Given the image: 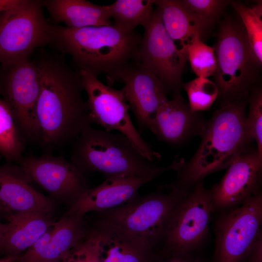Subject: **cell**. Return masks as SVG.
Listing matches in <instances>:
<instances>
[{"label": "cell", "mask_w": 262, "mask_h": 262, "mask_svg": "<svg viewBox=\"0 0 262 262\" xmlns=\"http://www.w3.org/2000/svg\"><path fill=\"white\" fill-rule=\"evenodd\" d=\"M35 61L41 81L35 107L39 141L47 147L72 143L91 124L79 73L59 55L43 52Z\"/></svg>", "instance_id": "1"}, {"label": "cell", "mask_w": 262, "mask_h": 262, "mask_svg": "<svg viewBox=\"0 0 262 262\" xmlns=\"http://www.w3.org/2000/svg\"><path fill=\"white\" fill-rule=\"evenodd\" d=\"M32 182L18 164L0 165V203L10 213L34 211L52 215L53 199L36 191Z\"/></svg>", "instance_id": "17"}, {"label": "cell", "mask_w": 262, "mask_h": 262, "mask_svg": "<svg viewBox=\"0 0 262 262\" xmlns=\"http://www.w3.org/2000/svg\"><path fill=\"white\" fill-rule=\"evenodd\" d=\"M18 257L15 256H4L0 259V262H16Z\"/></svg>", "instance_id": "36"}, {"label": "cell", "mask_w": 262, "mask_h": 262, "mask_svg": "<svg viewBox=\"0 0 262 262\" xmlns=\"http://www.w3.org/2000/svg\"><path fill=\"white\" fill-rule=\"evenodd\" d=\"M164 26L171 38L185 47L196 36L202 41L211 25L190 11L181 0H154Z\"/></svg>", "instance_id": "23"}, {"label": "cell", "mask_w": 262, "mask_h": 262, "mask_svg": "<svg viewBox=\"0 0 262 262\" xmlns=\"http://www.w3.org/2000/svg\"><path fill=\"white\" fill-rule=\"evenodd\" d=\"M84 215L65 214L22 253L16 262H60L88 233Z\"/></svg>", "instance_id": "16"}, {"label": "cell", "mask_w": 262, "mask_h": 262, "mask_svg": "<svg viewBox=\"0 0 262 262\" xmlns=\"http://www.w3.org/2000/svg\"><path fill=\"white\" fill-rule=\"evenodd\" d=\"M7 229V223L1 222L0 219V247L3 241V237Z\"/></svg>", "instance_id": "35"}, {"label": "cell", "mask_w": 262, "mask_h": 262, "mask_svg": "<svg viewBox=\"0 0 262 262\" xmlns=\"http://www.w3.org/2000/svg\"><path fill=\"white\" fill-rule=\"evenodd\" d=\"M205 124L177 92L159 107L152 132L161 140L177 144L193 135H201Z\"/></svg>", "instance_id": "20"}, {"label": "cell", "mask_w": 262, "mask_h": 262, "mask_svg": "<svg viewBox=\"0 0 262 262\" xmlns=\"http://www.w3.org/2000/svg\"><path fill=\"white\" fill-rule=\"evenodd\" d=\"M78 71L87 96L86 101L91 124L100 125L108 131H119L148 160L153 162L159 159L160 154L153 150L133 125L129 112L130 108L122 90L104 84L90 71Z\"/></svg>", "instance_id": "8"}, {"label": "cell", "mask_w": 262, "mask_h": 262, "mask_svg": "<svg viewBox=\"0 0 262 262\" xmlns=\"http://www.w3.org/2000/svg\"><path fill=\"white\" fill-rule=\"evenodd\" d=\"M183 87L188 96L189 108L194 113L209 110L219 96L217 85L207 78L197 77Z\"/></svg>", "instance_id": "27"}, {"label": "cell", "mask_w": 262, "mask_h": 262, "mask_svg": "<svg viewBox=\"0 0 262 262\" xmlns=\"http://www.w3.org/2000/svg\"><path fill=\"white\" fill-rule=\"evenodd\" d=\"M247 257H249V262H262V237L260 234Z\"/></svg>", "instance_id": "32"}, {"label": "cell", "mask_w": 262, "mask_h": 262, "mask_svg": "<svg viewBox=\"0 0 262 262\" xmlns=\"http://www.w3.org/2000/svg\"><path fill=\"white\" fill-rule=\"evenodd\" d=\"M232 7L240 18L254 55L260 66L262 64V2L259 0L252 7L241 2L231 1Z\"/></svg>", "instance_id": "26"}, {"label": "cell", "mask_w": 262, "mask_h": 262, "mask_svg": "<svg viewBox=\"0 0 262 262\" xmlns=\"http://www.w3.org/2000/svg\"><path fill=\"white\" fill-rule=\"evenodd\" d=\"M70 161L83 174L98 172L107 178L115 177L153 180L168 166L155 165L143 156L121 133L85 127L72 143Z\"/></svg>", "instance_id": "4"}, {"label": "cell", "mask_w": 262, "mask_h": 262, "mask_svg": "<svg viewBox=\"0 0 262 262\" xmlns=\"http://www.w3.org/2000/svg\"><path fill=\"white\" fill-rule=\"evenodd\" d=\"M40 87L38 66L29 57L0 64V97L10 109L26 141H39L35 107Z\"/></svg>", "instance_id": "9"}, {"label": "cell", "mask_w": 262, "mask_h": 262, "mask_svg": "<svg viewBox=\"0 0 262 262\" xmlns=\"http://www.w3.org/2000/svg\"><path fill=\"white\" fill-rule=\"evenodd\" d=\"M138 62L157 76L167 89L177 90L188 60L187 47L178 49L166 31L158 7L142 26Z\"/></svg>", "instance_id": "12"}, {"label": "cell", "mask_w": 262, "mask_h": 262, "mask_svg": "<svg viewBox=\"0 0 262 262\" xmlns=\"http://www.w3.org/2000/svg\"><path fill=\"white\" fill-rule=\"evenodd\" d=\"M154 4V0H117L107 7L110 17L114 20L113 26L129 32L149 19Z\"/></svg>", "instance_id": "24"}, {"label": "cell", "mask_w": 262, "mask_h": 262, "mask_svg": "<svg viewBox=\"0 0 262 262\" xmlns=\"http://www.w3.org/2000/svg\"><path fill=\"white\" fill-rule=\"evenodd\" d=\"M149 178L115 177L108 178L100 185L89 188L70 207L68 215L85 214L90 212L102 213L133 199Z\"/></svg>", "instance_id": "19"}, {"label": "cell", "mask_w": 262, "mask_h": 262, "mask_svg": "<svg viewBox=\"0 0 262 262\" xmlns=\"http://www.w3.org/2000/svg\"><path fill=\"white\" fill-rule=\"evenodd\" d=\"M246 98L223 104L206 122L200 144L188 162L175 159L170 164L176 180L166 185L187 194L208 175L229 167L253 142L246 124Z\"/></svg>", "instance_id": "2"}, {"label": "cell", "mask_w": 262, "mask_h": 262, "mask_svg": "<svg viewBox=\"0 0 262 262\" xmlns=\"http://www.w3.org/2000/svg\"><path fill=\"white\" fill-rule=\"evenodd\" d=\"M188 60L197 77L214 76L217 64L214 48L205 44L198 36L194 38L187 46Z\"/></svg>", "instance_id": "28"}, {"label": "cell", "mask_w": 262, "mask_h": 262, "mask_svg": "<svg viewBox=\"0 0 262 262\" xmlns=\"http://www.w3.org/2000/svg\"><path fill=\"white\" fill-rule=\"evenodd\" d=\"M214 48L217 68L214 78L223 104L246 98L254 87L257 63L241 20L227 17L221 23Z\"/></svg>", "instance_id": "5"}, {"label": "cell", "mask_w": 262, "mask_h": 262, "mask_svg": "<svg viewBox=\"0 0 262 262\" xmlns=\"http://www.w3.org/2000/svg\"><path fill=\"white\" fill-rule=\"evenodd\" d=\"M168 257L166 259L160 261V262H203L202 261L191 257L190 254H167Z\"/></svg>", "instance_id": "33"}, {"label": "cell", "mask_w": 262, "mask_h": 262, "mask_svg": "<svg viewBox=\"0 0 262 262\" xmlns=\"http://www.w3.org/2000/svg\"><path fill=\"white\" fill-rule=\"evenodd\" d=\"M220 181L210 189L213 210L234 208L260 192L262 157L248 148L232 161Z\"/></svg>", "instance_id": "15"}, {"label": "cell", "mask_w": 262, "mask_h": 262, "mask_svg": "<svg viewBox=\"0 0 262 262\" xmlns=\"http://www.w3.org/2000/svg\"><path fill=\"white\" fill-rule=\"evenodd\" d=\"M124 83L121 89L140 131L152 132L157 112L168 99L167 89L160 79L137 61H131L118 70L115 82Z\"/></svg>", "instance_id": "14"}, {"label": "cell", "mask_w": 262, "mask_h": 262, "mask_svg": "<svg viewBox=\"0 0 262 262\" xmlns=\"http://www.w3.org/2000/svg\"><path fill=\"white\" fill-rule=\"evenodd\" d=\"M10 214L0 203V218L2 217L7 219Z\"/></svg>", "instance_id": "37"}, {"label": "cell", "mask_w": 262, "mask_h": 262, "mask_svg": "<svg viewBox=\"0 0 262 262\" xmlns=\"http://www.w3.org/2000/svg\"><path fill=\"white\" fill-rule=\"evenodd\" d=\"M167 193L137 196L129 202L100 213V218L120 228L154 248L163 241L176 206L185 195L166 188Z\"/></svg>", "instance_id": "6"}, {"label": "cell", "mask_w": 262, "mask_h": 262, "mask_svg": "<svg viewBox=\"0 0 262 262\" xmlns=\"http://www.w3.org/2000/svg\"><path fill=\"white\" fill-rule=\"evenodd\" d=\"M40 0H22L0 13V64L29 57L36 48L50 44L51 24Z\"/></svg>", "instance_id": "7"}, {"label": "cell", "mask_w": 262, "mask_h": 262, "mask_svg": "<svg viewBox=\"0 0 262 262\" xmlns=\"http://www.w3.org/2000/svg\"><path fill=\"white\" fill-rule=\"evenodd\" d=\"M60 262H101L96 239L91 229L87 235L70 249Z\"/></svg>", "instance_id": "31"}, {"label": "cell", "mask_w": 262, "mask_h": 262, "mask_svg": "<svg viewBox=\"0 0 262 262\" xmlns=\"http://www.w3.org/2000/svg\"><path fill=\"white\" fill-rule=\"evenodd\" d=\"M210 190L196 184L176 206L163 240L167 254H186L205 240L213 211Z\"/></svg>", "instance_id": "10"}, {"label": "cell", "mask_w": 262, "mask_h": 262, "mask_svg": "<svg viewBox=\"0 0 262 262\" xmlns=\"http://www.w3.org/2000/svg\"><path fill=\"white\" fill-rule=\"evenodd\" d=\"M261 192L222 214L215 228L214 262H240L261 233Z\"/></svg>", "instance_id": "11"}, {"label": "cell", "mask_w": 262, "mask_h": 262, "mask_svg": "<svg viewBox=\"0 0 262 262\" xmlns=\"http://www.w3.org/2000/svg\"><path fill=\"white\" fill-rule=\"evenodd\" d=\"M52 18L69 28L111 26L107 5L86 0H42Z\"/></svg>", "instance_id": "22"}, {"label": "cell", "mask_w": 262, "mask_h": 262, "mask_svg": "<svg viewBox=\"0 0 262 262\" xmlns=\"http://www.w3.org/2000/svg\"><path fill=\"white\" fill-rule=\"evenodd\" d=\"M25 142L12 113L0 97V155L7 163L17 164L24 156Z\"/></svg>", "instance_id": "25"}, {"label": "cell", "mask_w": 262, "mask_h": 262, "mask_svg": "<svg viewBox=\"0 0 262 262\" xmlns=\"http://www.w3.org/2000/svg\"><path fill=\"white\" fill-rule=\"evenodd\" d=\"M6 220L0 252L15 257L33 245L55 221L51 214L34 211L12 213Z\"/></svg>", "instance_id": "21"}, {"label": "cell", "mask_w": 262, "mask_h": 262, "mask_svg": "<svg viewBox=\"0 0 262 262\" xmlns=\"http://www.w3.org/2000/svg\"><path fill=\"white\" fill-rule=\"evenodd\" d=\"M17 164L51 198L69 207L90 188L84 174L62 156L29 154L24 155Z\"/></svg>", "instance_id": "13"}, {"label": "cell", "mask_w": 262, "mask_h": 262, "mask_svg": "<svg viewBox=\"0 0 262 262\" xmlns=\"http://www.w3.org/2000/svg\"><path fill=\"white\" fill-rule=\"evenodd\" d=\"M22 0H0V13L8 11L18 5Z\"/></svg>", "instance_id": "34"}, {"label": "cell", "mask_w": 262, "mask_h": 262, "mask_svg": "<svg viewBox=\"0 0 262 262\" xmlns=\"http://www.w3.org/2000/svg\"><path fill=\"white\" fill-rule=\"evenodd\" d=\"M50 44L71 56L76 69L106 76L111 85L117 72L131 61L138 62L141 36L113 25L69 28L51 25Z\"/></svg>", "instance_id": "3"}, {"label": "cell", "mask_w": 262, "mask_h": 262, "mask_svg": "<svg viewBox=\"0 0 262 262\" xmlns=\"http://www.w3.org/2000/svg\"><path fill=\"white\" fill-rule=\"evenodd\" d=\"M190 11L211 26L222 15L225 7L230 4L226 0H181Z\"/></svg>", "instance_id": "30"}, {"label": "cell", "mask_w": 262, "mask_h": 262, "mask_svg": "<svg viewBox=\"0 0 262 262\" xmlns=\"http://www.w3.org/2000/svg\"><path fill=\"white\" fill-rule=\"evenodd\" d=\"M249 109L246 124L250 139L255 141L257 149L262 157V91L254 87L248 98Z\"/></svg>", "instance_id": "29"}, {"label": "cell", "mask_w": 262, "mask_h": 262, "mask_svg": "<svg viewBox=\"0 0 262 262\" xmlns=\"http://www.w3.org/2000/svg\"><path fill=\"white\" fill-rule=\"evenodd\" d=\"M91 229L101 262H152V246L114 224L99 219Z\"/></svg>", "instance_id": "18"}]
</instances>
